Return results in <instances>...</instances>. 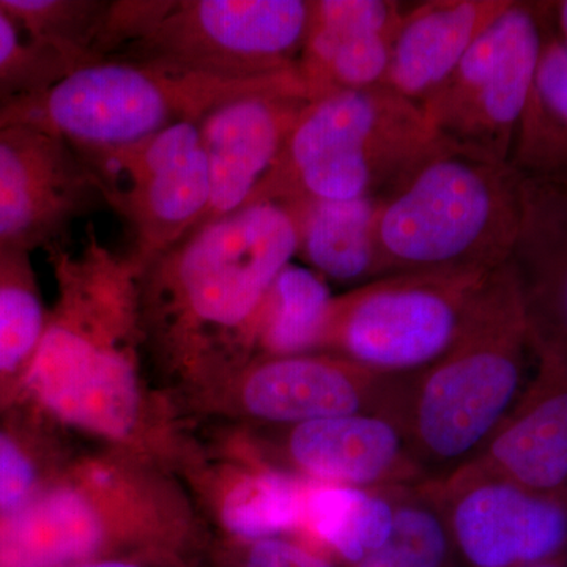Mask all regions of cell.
Returning <instances> with one entry per match:
<instances>
[{"label": "cell", "mask_w": 567, "mask_h": 567, "mask_svg": "<svg viewBox=\"0 0 567 567\" xmlns=\"http://www.w3.org/2000/svg\"><path fill=\"white\" fill-rule=\"evenodd\" d=\"M286 451L315 484L390 488L427 483L398 417L390 415L358 413L295 424Z\"/></svg>", "instance_id": "9a60e30c"}, {"label": "cell", "mask_w": 567, "mask_h": 567, "mask_svg": "<svg viewBox=\"0 0 567 567\" xmlns=\"http://www.w3.org/2000/svg\"><path fill=\"white\" fill-rule=\"evenodd\" d=\"M333 295L327 281L308 268L287 265L268 290L249 339L271 358L322 350Z\"/></svg>", "instance_id": "603a6c76"}, {"label": "cell", "mask_w": 567, "mask_h": 567, "mask_svg": "<svg viewBox=\"0 0 567 567\" xmlns=\"http://www.w3.org/2000/svg\"><path fill=\"white\" fill-rule=\"evenodd\" d=\"M517 404L465 468L543 494L567 491V360L535 349Z\"/></svg>", "instance_id": "5bb4252c"}, {"label": "cell", "mask_w": 567, "mask_h": 567, "mask_svg": "<svg viewBox=\"0 0 567 567\" xmlns=\"http://www.w3.org/2000/svg\"><path fill=\"white\" fill-rule=\"evenodd\" d=\"M78 153L104 204L132 230V257L142 270L199 226L210 197L199 122L123 147Z\"/></svg>", "instance_id": "9c48e42d"}, {"label": "cell", "mask_w": 567, "mask_h": 567, "mask_svg": "<svg viewBox=\"0 0 567 567\" xmlns=\"http://www.w3.org/2000/svg\"><path fill=\"white\" fill-rule=\"evenodd\" d=\"M245 567H339L338 563L292 540L268 537L254 540Z\"/></svg>", "instance_id": "f546056e"}, {"label": "cell", "mask_w": 567, "mask_h": 567, "mask_svg": "<svg viewBox=\"0 0 567 567\" xmlns=\"http://www.w3.org/2000/svg\"><path fill=\"white\" fill-rule=\"evenodd\" d=\"M73 70L58 52L25 39L0 7V111L47 91Z\"/></svg>", "instance_id": "83f0119b"}, {"label": "cell", "mask_w": 567, "mask_h": 567, "mask_svg": "<svg viewBox=\"0 0 567 567\" xmlns=\"http://www.w3.org/2000/svg\"><path fill=\"white\" fill-rule=\"evenodd\" d=\"M427 486L462 566L567 563V491H527L470 468Z\"/></svg>", "instance_id": "30bf717a"}, {"label": "cell", "mask_w": 567, "mask_h": 567, "mask_svg": "<svg viewBox=\"0 0 567 567\" xmlns=\"http://www.w3.org/2000/svg\"><path fill=\"white\" fill-rule=\"evenodd\" d=\"M100 540L99 516L71 488H47L0 514V567L65 566L89 557Z\"/></svg>", "instance_id": "d6986e66"}, {"label": "cell", "mask_w": 567, "mask_h": 567, "mask_svg": "<svg viewBox=\"0 0 567 567\" xmlns=\"http://www.w3.org/2000/svg\"><path fill=\"white\" fill-rule=\"evenodd\" d=\"M308 100L303 84L295 82L238 96L205 115L199 130L210 197L197 229L251 203L278 163Z\"/></svg>", "instance_id": "7c38bea8"}, {"label": "cell", "mask_w": 567, "mask_h": 567, "mask_svg": "<svg viewBox=\"0 0 567 567\" xmlns=\"http://www.w3.org/2000/svg\"><path fill=\"white\" fill-rule=\"evenodd\" d=\"M522 218V177L434 137L377 197L380 278L492 274L507 264Z\"/></svg>", "instance_id": "7a4b0ae2"}, {"label": "cell", "mask_w": 567, "mask_h": 567, "mask_svg": "<svg viewBox=\"0 0 567 567\" xmlns=\"http://www.w3.org/2000/svg\"><path fill=\"white\" fill-rule=\"evenodd\" d=\"M297 254L293 212L259 203L200 226L142 275L171 338L207 341L213 333H251L268 290Z\"/></svg>", "instance_id": "277c9868"}, {"label": "cell", "mask_w": 567, "mask_h": 567, "mask_svg": "<svg viewBox=\"0 0 567 567\" xmlns=\"http://www.w3.org/2000/svg\"><path fill=\"white\" fill-rule=\"evenodd\" d=\"M399 488L309 484L303 528L339 565L358 566L390 539Z\"/></svg>", "instance_id": "7402d4cb"}, {"label": "cell", "mask_w": 567, "mask_h": 567, "mask_svg": "<svg viewBox=\"0 0 567 567\" xmlns=\"http://www.w3.org/2000/svg\"><path fill=\"white\" fill-rule=\"evenodd\" d=\"M536 365L509 260L487 279L453 349L402 377L395 417L427 483L461 472L517 404Z\"/></svg>", "instance_id": "6da1fadb"}, {"label": "cell", "mask_w": 567, "mask_h": 567, "mask_svg": "<svg viewBox=\"0 0 567 567\" xmlns=\"http://www.w3.org/2000/svg\"><path fill=\"white\" fill-rule=\"evenodd\" d=\"M511 0H427L405 7L383 87L421 107Z\"/></svg>", "instance_id": "ac0fdd59"}, {"label": "cell", "mask_w": 567, "mask_h": 567, "mask_svg": "<svg viewBox=\"0 0 567 567\" xmlns=\"http://www.w3.org/2000/svg\"><path fill=\"white\" fill-rule=\"evenodd\" d=\"M0 7L25 39L58 52L74 69L102 62L111 0H0Z\"/></svg>", "instance_id": "cb8c5ba5"}, {"label": "cell", "mask_w": 567, "mask_h": 567, "mask_svg": "<svg viewBox=\"0 0 567 567\" xmlns=\"http://www.w3.org/2000/svg\"><path fill=\"white\" fill-rule=\"evenodd\" d=\"M492 274L393 275L336 295L322 350L379 374H416L456 344Z\"/></svg>", "instance_id": "52a82bcc"}, {"label": "cell", "mask_w": 567, "mask_h": 567, "mask_svg": "<svg viewBox=\"0 0 567 567\" xmlns=\"http://www.w3.org/2000/svg\"><path fill=\"white\" fill-rule=\"evenodd\" d=\"M311 0H111L102 61L249 81L297 73Z\"/></svg>", "instance_id": "3957f363"}, {"label": "cell", "mask_w": 567, "mask_h": 567, "mask_svg": "<svg viewBox=\"0 0 567 567\" xmlns=\"http://www.w3.org/2000/svg\"><path fill=\"white\" fill-rule=\"evenodd\" d=\"M458 563L445 518L427 483L399 488L393 533L354 567H454Z\"/></svg>", "instance_id": "4316f807"}, {"label": "cell", "mask_w": 567, "mask_h": 567, "mask_svg": "<svg viewBox=\"0 0 567 567\" xmlns=\"http://www.w3.org/2000/svg\"><path fill=\"white\" fill-rule=\"evenodd\" d=\"M301 82L297 73L234 81L136 61L81 66L0 111V126L31 125L74 151L123 147L183 122H200L219 104Z\"/></svg>", "instance_id": "8992f818"}, {"label": "cell", "mask_w": 567, "mask_h": 567, "mask_svg": "<svg viewBox=\"0 0 567 567\" xmlns=\"http://www.w3.org/2000/svg\"><path fill=\"white\" fill-rule=\"evenodd\" d=\"M402 377L383 375L334 354L270 358L246 375L241 404L276 424L380 413L395 417Z\"/></svg>", "instance_id": "4fadbf2b"}, {"label": "cell", "mask_w": 567, "mask_h": 567, "mask_svg": "<svg viewBox=\"0 0 567 567\" xmlns=\"http://www.w3.org/2000/svg\"><path fill=\"white\" fill-rule=\"evenodd\" d=\"M405 6L395 0H311L297 65L309 100L385 84Z\"/></svg>", "instance_id": "2e32d148"}, {"label": "cell", "mask_w": 567, "mask_h": 567, "mask_svg": "<svg viewBox=\"0 0 567 567\" xmlns=\"http://www.w3.org/2000/svg\"><path fill=\"white\" fill-rule=\"evenodd\" d=\"M40 492L39 468L32 454L17 436L0 431V514L17 509Z\"/></svg>", "instance_id": "f1b7e54d"}, {"label": "cell", "mask_w": 567, "mask_h": 567, "mask_svg": "<svg viewBox=\"0 0 567 567\" xmlns=\"http://www.w3.org/2000/svg\"><path fill=\"white\" fill-rule=\"evenodd\" d=\"M434 137L423 110L383 85L317 96L248 205L379 197Z\"/></svg>", "instance_id": "5b68a950"}, {"label": "cell", "mask_w": 567, "mask_h": 567, "mask_svg": "<svg viewBox=\"0 0 567 567\" xmlns=\"http://www.w3.org/2000/svg\"><path fill=\"white\" fill-rule=\"evenodd\" d=\"M104 204L71 145L31 125L0 126V249L61 244L74 219Z\"/></svg>", "instance_id": "8fae6325"}, {"label": "cell", "mask_w": 567, "mask_h": 567, "mask_svg": "<svg viewBox=\"0 0 567 567\" xmlns=\"http://www.w3.org/2000/svg\"><path fill=\"white\" fill-rule=\"evenodd\" d=\"M528 567H567V563H547V565H537Z\"/></svg>", "instance_id": "d6a6232c"}, {"label": "cell", "mask_w": 567, "mask_h": 567, "mask_svg": "<svg viewBox=\"0 0 567 567\" xmlns=\"http://www.w3.org/2000/svg\"><path fill=\"white\" fill-rule=\"evenodd\" d=\"M547 31L567 47V0H539Z\"/></svg>", "instance_id": "4dcf8cb0"}, {"label": "cell", "mask_w": 567, "mask_h": 567, "mask_svg": "<svg viewBox=\"0 0 567 567\" xmlns=\"http://www.w3.org/2000/svg\"><path fill=\"white\" fill-rule=\"evenodd\" d=\"M509 163L524 181L567 188V47L547 28Z\"/></svg>", "instance_id": "44dd1931"}, {"label": "cell", "mask_w": 567, "mask_h": 567, "mask_svg": "<svg viewBox=\"0 0 567 567\" xmlns=\"http://www.w3.org/2000/svg\"><path fill=\"white\" fill-rule=\"evenodd\" d=\"M309 483L279 470L246 475L223 503V520L241 539L260 540L305 525Z\"/></svg>", "instance_id": "484cf974"}, {"label": "cell", "mask_w": 567, "mask_h": 567, "mask_svg": "<svg viewBox=\"0 0 567 567\" xmlns=\"http://www.w3.org/2000/svg\"><path fill=\"white\" fill-rule=\"evenodd\" d=\"M286 207L297 219V256L324 281L350 290L380 278L374 238L377 197L309 200Z\"/></svg>", "instance_id": "ffe728a7"}, {"label": "cell", "mask_w": 567, "mask_h": 567, "mask_svg": "<svg viewBox=\"0 0 567 567\" xmlns=\"http://www.w3.org/2000/svg\"><path fill=\"white\" fill-rule=\"evenodd\" d=\"M535 349L567 360V188L522 178L509 259Z\"/></svg>", "instance_id": "e0dca14e"}, {"label": "cell", "mask_w": 567, "mask_h": 567, "mask_svg": "<svg viewBox=\"0 0 567 567\" xmlns=\"http://www.w3.org/2000/svg\"><path fill=\"white\" fill-rule=\"evenodd\" d=\"M546 41L539 0H511L423 106L436 137L509 163Z\"/></svg>", "instance_id": "ba28073f"}, {"label": "cell", "mask_w": 567, "mask_h": 567, "mask_svg": "<svg viewBox=\"0 0 567 567\" xmlns=\"http://www.w3.org/2000/svg\"><path fill=\"white\" fill-rule=\"evenodd\" d=\"M31 252L0 249V385L24 386L48 315L37 290Z\"/></svg>", "instance_id": "d4e9b609"}, {"label": "cell", "mask_w": 567, "mask_h": 567, "mask_svg": "<svg viewBox=\"0 0 567 567\" xmlns=\"http://www.w3.org/2000/svg\"><path fill=\"white\" fill-rule=\"evenodd\" d=\"M81 567H136L132 565H125V563H99V565H89Z\"/></svg>", "instance_id": "1f68e13d"}]
</instances>
